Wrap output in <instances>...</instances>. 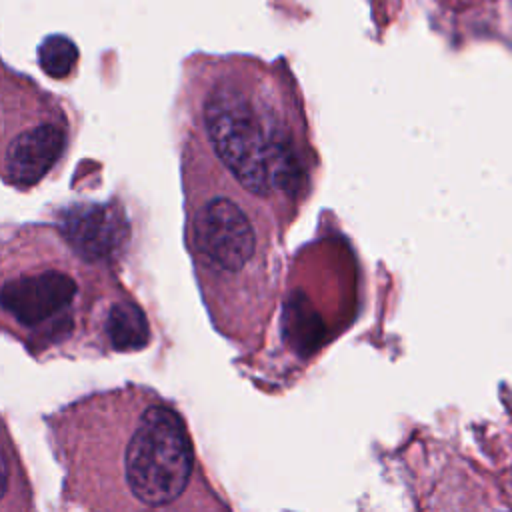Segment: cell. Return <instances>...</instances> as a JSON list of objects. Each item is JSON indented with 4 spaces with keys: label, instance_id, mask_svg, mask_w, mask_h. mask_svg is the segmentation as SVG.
<instances>
[{
    "label": "cell",
    "instance_id": "obj_1",
    "mask_svg": "<svg viewBox=\"0 0 512 512\" xmlns=\"http://www.w3.org/2000/svg\"><path fill=\"white\" fill-rule=\"evenodd\" d=\"M46 422L64 470V494L82 508H182L194 490L198 462L188 426L152 388L96 392Z\"/></svg>",
    "mask_w": 512,
    "mask_h": 512
},
{
    "label": "cell",
    "instance_id": "obj_2",
    "mask_svg": "<svg viewBox=\"0 0 512 512\" xmlns=\"http://www.w3.org/2000/svg\"><path fill=\"white\" fill-rule=\"evenodd\" d=\"M202 124L216 158L254 198L294 206L306 192L304 136L266 86L240 76L220 78L204 96Z\"/></svg>",
    "mask_w": 512,
    "mask_h": 512
},
{
    "label": "cell",
    "instance_id": "obj_3",
    "mask_svg": "<svg viewBox=\"0 0 512 512\" xmlns=\"http://www.w3.org/2000/svg\"><path fill=\"white\" fill-rule=\"evenodd\" d=\"M196 276L214 318L254 322L264 318L274 290L272 240L256 210L238 194L210 188L188 218Z\"/></svg>",
    "mask_w": 512,
    "mask_h": 512
},
{
    "label": "cell",
    "instance_id": "obj_4",
    "mask_svg": "<svg viewBox=\"0 0 512 512\" xmlns=\"http://www.w3.org/2000/svg\"><path fill=\"white\" fill-rule=\"evenodd\" d=\"M40 230H30L28 242H14V254L4 250L0 304L4 324L30 348L54 346L70 336L80 316L84 286L82 270Z\"/></svg>",
    "mask_w": 512,
    "mask_h": 512
},
{
    "label": "cell",
    "instance_id": "obj_5",
    "mask_svg": "<svg viewBox=\"0 0 512 512\" xmlns=\"http://www.w3.org/2000/svg\"><path fill=\"white\" fill-rule=\"evenodd\" d=\"M70 140L66 116L46 100L4 98L2 180L18 190L40 184L62 160Z\"/></svg>",
    "mask_w": 512,
    "mask_h": 512
},
{
    "label": "cell",
    "instance_id": "obj_6",
    "mask_svg": "<svg viewBox=\"0 0 512 512\" xmlns=\"http://www.w3.org/2000/svg\"><path fill=\"white\" fill-rule=\"evenodd\" d=\"M64 242L88 262H110L128 238V222L112 204H74L58 214Z\"/></svg>",
    "mask_w": 512,
    "mask_h": 512
},
{
    "label": "cell",
    "instance_id": "obj_7",
    "mask_svg": "<svg viewBox=\"0 0 512 512\" xmlns=\"http://www.w3.org/2000/svg\"><path fill=\"white\" fill-rule=\"evenodd\" d=\"M98 332L114 352H136L150 342V324L144 310L128 296L116 294L96 314Z\"/></svg>",
    "mask_w": 512,
    "mask_h": 512
},
{
    "label": "cell",
    "instance_id": "obj_8",
    "mask_svg": "<svg viewBox=\"0 0 512 512\" xmlns=\"http://www.w3.org/2000/svg\"><path fill=\"white\" fill-rule=\"evenodd\" d=\"M76 62H78V50L70 38L54 34L42 40L38 48V64L42 72L48 74L50 78H56V80L68 78L76 68Z\"/></svg>",
    "mask_w": 512,
    "mask_h": 512
}]
</instances>
